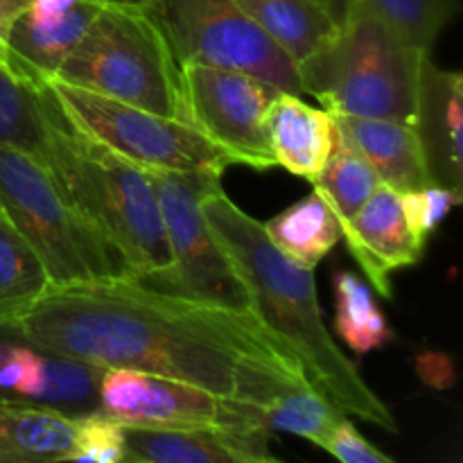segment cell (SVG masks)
<instances>
[{
	"instance_id": "cell-8",
	"label": "cell",
	"mask_w": 463,
	"mask_h": 463,
	"mask_svg": "<svg viewBox=\"0 0 463 463\" xmlns=\"http://www.w3.org/2000/svg\"><path fill=\"white\" fill-rule=\"evenodd\" d=\"M80 134L145 172H203L222 176L235 165L229 152L193 125L156 116L93 90L45 81Z\"/></svg>"
},
{
	"instance_id": "cell-3",
	"label": "cell",
	"mask_w": 463,
	"mask_h": 463,
	"mask_svg": "<svg viewBox=\"0 0 463 463\" xmlns=\"http://www.w3.org/2000/svg\"><path fill=\"white\" fill-rule=\"evenodd\" d=\"M50 179L118 253L125 279L138 280L170 267L165 224L147 172L80 134L66 113L54 140Z\"/></svg>"
},
{
	"instance_id": "cell-28",
	"label": "cell",
	"mask_w": 463,
	"mask_h": 463,
	"mask_svg": "<svg viewBox=\"0 0 463 463\" xmlns=\"http://www.w3.org/2000/svg\"><path fill=\"white\" fill-rule=\"evenodd\" d=\"M77 455L90 463H125V428L102 411L77 416Z\"/></svg>"
},
{
	"instance_id": "cell-22",
	"label": "cell",
	"mask_w": 463,
	"mask_h": 463,
	"mask_svg": "<svg viewBox=\"0 0 463 463\" xmlns=\"http://www.w3.org/2000/svg\"><path fill=\"white\" fill-rule=\"evenodd\" d=\"M380 185L378 175L364 156L353 147L351 140L335 127V145L324 170L317 176L315 190L328 202L342 231L360 213L366 199Z\"/></svg>"
},
{
	"instance_id": "cell-11",
	"label": "cell",
	"mask_w": 463,
	"mask_h": 463,
	"mask_svg": "<svg viewBox=\"0 0 463 463\" xmlns=\"http://www.w3.org/2000/svg\"><path fill=\"white\" fill-rule=\"evenodd\" d=\"M184 98L188 122L233 156L235 165L276 167L265 131V113L279 89L231 68L185 63Z\"/></svg>"
},
{
	"instance_id": "cell-2",
	"label": "cell",
	"mask_w": 463,
	"mask_h": 463,
	"mask_svg": "<svg viewBox=\"0 0 463 463\" xmlns=\"http://www.w3.org/2000/svg\"><path fill=\"white\" fill-rule=\"evenodd\" d=\"M208 226L233 260L251 310L294 348L315 392L346 416L398 432L392 410L366 384L328 333L317 298L315 269L289 260L267 238L265 224L244 213L222 185L202 202Z\"/></svg>"
},
{
	"instance_id": "cell-32",
	"label": "cell",
	"mask_w": 463,
	"mask_h": 463,
	"mask_svg": "<svg viewBox=\"0 0 463 463\" xmlns=\"http://www.w3.org/2000/svg\"><path fill=\"white\" fill-rule=\"evenodd\" d=\"M27 5H30V0H0V68H5V71H7L9 32Z\"/></svg>"
},
{
	"instance_id": "cell-7",
	"label": "cell",
	"mask_w": 463,
	"mask_h": 463,
	"mask_svg": "<svg viewBox=\"0 0 463 463\" xmlns=\"http://www.w3.org/2000/svg\"><path fill=\"white\" fill-rule=\"evenodd\" d=\"M147 175L161 206L172 262L165 271L145 276L136 283L188 301L213 303L231 310H251L247 288L226 249L208 226L202 208L208 193L222 185V176L203 172Z\"/></svg>"
},
{
	"instance_id": "cell-12",
	"label": "cell",
	"mask_w": 463,
	"mask_h": 463,
	"mask_svg": "<svg viewBox=\"0 0 463 463\" xmlns=\"http://www.w3.org/2000/svg\"><path fill=\"white\" fill-rule=\"evenodd\" d=\"M102 0H30L7 39V72L30 84L54 80L102 12Z\"/></svg>"
},
{
	"instance_id": "cell-5",
	"label": "cell",
	"mask_w": 463,
	"mask_h": 463,
	"mask_svg": "<svg viewBox=\"0 0 463 463\" xmlns=\"http://www.w3.org/2000/svg\"><path fill=\"white\" fill-rule=\"evenodd\" d=\"M54 80L188 122L181 63L154 9L104 5Z\"/></svg>"
},
{
	"instance_id": "cell-18",
	"label": "cell",
	"mask_w": 463,
	"mask_h": 463,
	"mask_svg": "<svg viewBox=\"0 0 463 463\" xmlns=\"http://www.w3.org/2000/svg\"><path fill=\"white\" fill-rule=\"evenodd\" d=\"M292 59L297 72L319 57L342 27L344 0H235Z\"/></svg>"
},
{
	"instance_id": "cell-34",
	"label": "cell",
	"mask_w": 463,
	"mask_h": 463,
	"mask_svg": "<svg viewBox=\"0 0 463 463\" xmlns=\"http://www.w3.org/2000/svg\"><path fill=\"white\" fill-rule=\"evenodd\" d=\"M125 463H147V461H140V459H134V457H129V455H127V459H125Z\"/></svg>"
},
{
	"instance_id": "cell-21",
	"label": "cell",
	"mask_w": 463,
	"mask_h": 463,
	"mask_svg": "<svg viewBox=\"0 0 463 463\" xmlns=\"http://www.w3.org/2000/svg\"><path fill=\"white\" fill-rule=\"evenodd\" d=\"M265 233L289 260L315 269L342 240V222L328 202L312 190L301 202L265 222Z\"/></svg>"
},
{
	"instance_id": "cell-31",
	"label": "cell",
	"mask_w": 463,
	"mask_h": 463,
	"mask_svg": "<svg viewBox=\"0 0 463 463\" xmlns=\"http://www.w3.org/2000/svg\"><path fill=\"white\" fill-rule=\"evenodd\" d=\"M326 452L333 455L339 463H398L383 450H378L373 443L366 441L360 430L348 419L339 425Z\"/></svg>"
},
{
	"instance_id": "cell-15",
	"label": "cell",
	"mask_w": 463,
	"mask_h": 463,
	"mask_svg": "<svg viewBox=\"0 0 463 463\" xmlns=\"http://www.w3.org/2000/svg\"><path fill=\"white\" fill-rule=\"evenodd\" d=\"M125 443L127 455L147 463H283L265 432L125 428Z\"/></svg>"
},
{
	"instance_id": "cell-17",
	"label": "cell",
	"mask_w": 463,
	"mask_h": 463,
	"mask_svg": "<svg viewBox=\"0 0 463 463\" xmlns=\"http://www.w3.org/2000/svg\"><path fill=\"white\" fill-rule=\"evenodd\" d=\"M330 116L335 127L369 161L380 184L398 190L401 194L434 185L430 179L423 145L411 122L335 116V113Z\"/></svg>"
},
{
	"instance_id": "cell-6",
	"label": "cell",
	"mask_w": 463,
	"mask_h": 463,
	"mask_svg": "<svg viewBox=\"0 0 463 463\" xmlns=\"http://www.w3.org/2000/svg\"><path fill=\"white\" fill-rule=\"evenodd\" d=\"M0 213L39 253L50 285L127 276L118 253L66 202L48 172L7 145H0Z\"/></svg>"
},
{
	"instance_id": "cell-4",
	"label": "cell",
	"mask_w": 463,
	"mask_h": 463,
	"mask_svg": "<svg viewBox=\"0 0 463 463\" xmlns=\"http://www.w3.org/2000/svg\"><path fill=\"white\" fill-rule=\"evenodd\" d=\"M432 52L414 48L360 0H344L333 43L298 71L303 95L335 116L414 122Z\"/></svg>"
},
{
	"instance_id": "cell-24",
	"label": "cell",
	"mask_w": 463,
	"mask_h": 463,
	"mask_svg": "<svg viewBox=\"0 0 463 463\" xmlns=\"http://www.w3.org/2000/svg\"><path fill=\"white\" fill-rule=\"evenodd\" d=\"M262 419L269 432L279 430V432L297 434L326 450L330 439L348 416L337 410L328 398L315 392L310 384H294L271 398L269 405L262 410Z\"/></svg>"
},
{
	"instance_id": "cell-19",
	"label": "cell",
	"mask_w": 463,
	"mask_h": 463,
	"mask_svg": "<svg viewBox=\"0 0 463 463\" xmlns=\"http://www.w3.org/2000/svg\"><path fill=\"white\" fill-rule=\"evenodd\" d=\"M63 111L48 84H30L0 68V145L34 158L50 176Z\"/></svg>"
},
{
	"instance_id": "cell-33",
	"label": "cell",
	"mask_w": 463,
	"mask_h": 463,
	"mask_svg": "<svg viewBox=\"0 0 463 463\" xmlns=\"http://www.w3.org/2000/svg\"><path fill=\"white\" fill-rule=\"evenodd\" d=\"M107 5H120V7H140V9H154L161 0H102Z\"/></svg>"
},
{
	"instance_id": "cell-27",
	"label": "cell",
	"mask_w": 463,
	"mask_h": 463,
	"mask_svg": "<svg viewBox=\"0 0 463 463\" xmlns=\"http://www.w3.org/2000/svg\"><path fill=\"white\" fill-rule=\"evenodd\" d=\"M378 14L398 36L414 48L432 52L448 23L459 9V0H360Z\"/></svg>"
},
{
	"instance_id": "cell-23",
	"label": "cell",
	"mask_w": 463,
	"mask_h": 463,
	"mask_svg": "<svg viewBox=\"0 0 463 463\" xmlns=\"http://www.w3.org/2000/svg\"><path fill=\"white\" fill-rule=\"evenodd\" d=\"M104 369L72 357L41 351V373L30 402L50 407L61 414L84 416L99 410V383Z\"/></svg>"
},
{
	"instance_id": "cell-9",
	"label": "cell",
	"mask_w": 463,
	"mask_h": 463,
	"mask_svg": "<svg viewBox=\"0 0 463 463\" xmlns=\"http://www.w3.org/2000/svg\"><path fill=\"white\" fill-rule=\"evenodd\" d=\"M181 66L231 68L285 93L303 95L292 59L235 0H161L154 7Z\"/></svg>"
},
{
	"instance_id": "cell-26",
	"label": "cell",
	"mask_w": 463,
	"mask_h": 463,
	"mask_svg": "<svg viewBox=\"0 0 463 463\" xmlns=\"http://www.w3.org/2000/svg\"><path fill=\"white\" fill-rule=\"evenodd\" d=\"M50 288L43 260L0 213V319Z\"/></svg>"
},
{
	"instance_id": "cell-20",
	"label": "cell",
	"mask_w": 463,
	"mask_h": 463,
	"mask_svg": "<svg viewBox=\"0 0 463 463\" xmlns=\"http://www.w3.org/2000/svg\"><path fill=\"white\" fill-rule=\"evenodd\" d=\"M77 423L36 402L0 398V463H71Z\"/></svg>"
},
{
	"instance_id": "cell-14",
	"label": "cell",
	"mask_w": 463,
	"mask_h": 463,
	"mask_svg": "<svg viewBox=\"0 0 463 463\" xmlns=\"http://www.w3.org/2000/svg\"><path fill=\"white\" fill-rule=\"evenodd\" d=\"M463 75L443 71L430 59L423 68L414 129L423 145L434 185L463 193Z\"/></svg>"
},
{
	"instance_id": "cell-10",
	"label": "cell",
	"mask_w": 463,
	"mask_h": 463,
	"mask_svg": "<svg viewBox=\"0 0 463 463\" xmlns=\"http://www.w3.org/2000/svg\"><path fill=\"white\" fill-rule=\"evenodd\" d=\"M125 428L226 430L271 434L260 411L197 384L129 369H107L99 410Z\"/></svg>"
},
{
	"instance_id": "cell-25",
	"label": "cell",
	"mask_w": 463,
	"mask_h": 463,
	"mask_svg": "<svg viewBox=\"0 0 463 463\" xmlns=\"http://www.w3.org/2000/svg\"><path fill=\"white\" fill-rule=\"evenodd\" d=\"M335 330L353 353L366 355L393 342V330L375 303L371 288L360 276L353 271H339L335 276Z\"/></svg>"
},
{
	"instance_id": "cell-30",
	"label": "cell",
	"mask_w": 463,
	"mask_h": 463,
	"mask_svg": "<svg viewBox=\"0 0 463 463\" xmlns=\"http://www.w3.org/2000/svg\"><path fill=\"white\" fill-rule=\"evenodd\" d=\"M41 351L27 344H0V392H9L16 401H32L39 384Z\"/></svg>"
},
{
	"instance_id": "cell-1",
	"label": "cell",
	"mask_w": 463,
	"mask_h": 463,
	"mask_svg": "<svg viewBox=\"0 0 463 463\" xmlns=\"http://www.w3.org/2000/svg\"><path fill=\"white\" fill-rule=\"evenodd\" d=\"M0 333L98 369H129L197 384L253 405L310 384L301 360L256 312L231 310L118 279L50 285L7 312Z\"/></svg>"
},
{
	"instance_id": "cell-29",
	"label": "cell",
	"mask_w": 463,
	"mask_h": 463,
	"mask_svg": "<svg viewBox=\"0 0 463 463\" xmlns=\"http://www.w3.org/2000/svg\"><path fill=\"white\" fill-rule=\"evenodd\" d=\"M461 199L463 193L443 188V185H425V188L401 194L405 220L414 238L423 244L428 242L430 235L450 215L452 208L459 206Z\"/></svg>"
},
{
	"instance_id": "cell-16",
	"label": "cell",
	"mask_w": 463,
	"mask_h": 463,
	"mask_svg": "<svg viewBox=\"0 0 463 463\" xmlns=\"http://www.w3.org/2000/svg\"><path fill=\"white\" fill-rule=\"evenodd\" d=\"M265 131L276 167L315 184L333 152V116L301 95L279 90L265 113Z\"/></svg>"
},
{
	"instance_id": "cell-13",
	"label": "cell",
	"mask_w": 463,
	"mask_h": 463,
	"mask_svg": "<svg viewBox=\"0 0 463 463\" xmlns=\"http://www.w3.org/2000/svg\"><path fill=\"white\" fill-rule=\"evenodd\" d=\"M342 240H346L351 256L384 298L393 297L392 276L416 265L425 251V244L414 238L407 224L401 193L384 184L344 226Z\"/></svg>"
}]
</instances>
